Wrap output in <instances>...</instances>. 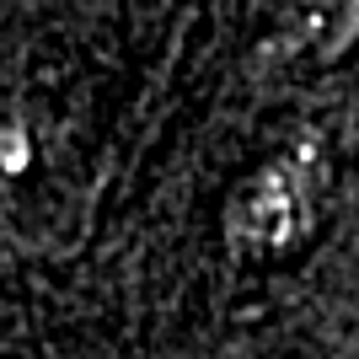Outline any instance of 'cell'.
I'll return each mask as SVG.
<instances>
[{"label": "cell", "mask_w": 359, "mask_h": 359, "mask_svg": "<svg viewBox=\"0 0 359 359\" xmlns=\"http://www.w3.org/2000/svg\"><path fill=\"white\" fill-rule=\"evenodd\" d=\"M322 194H327V156L322 140H295L263 166H252L247 177L225 198V252L241 263H263L316 231L322 220Z\"/></svg>", "instance_id": "cell-1"}, {"label": "cell", "mask_w": 359, "mask_h": 359, "mask_svg": "<svg viewBox=\"0 0 359 359\" xmlns=\"http://www.w3.org/2000/svg\"><path fill=\"white\" fill-rule=\"evenodd\" d=\"M300 43H306V54H316L322 65H332L338 54H348V48L359 43V0H306Z\"/></svg>", "instance_id": "cell-2"}]
</instances>
